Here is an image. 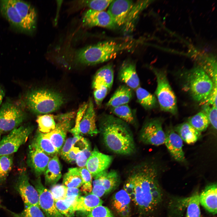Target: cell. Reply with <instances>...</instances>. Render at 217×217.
Returning <instances> with one entry per match:
<instances>
[{"instance_id":"1","label":"cell","mask_w":217,"mask_h":217,"mask_svg":"<svg viewBox=\"0 0 217 217\" xmlns=\"http://www.w3.org/2000/svg\"><path fill=\"white\" fill-rule=\"evenodd\" d=\"M136 169L126 181L124 189L140 213L150 215L157 210L162 201L158 171L148 163Z\"/></svg>"},{"instance_id":"2","label":"cell","mask_w":217,"mask_h":217,"mask_svg":"<svg viewBox=\"0 0 217 217\" xmlns=\"http://www.w3.org/2000/svg\"><path fill=\"white\" fill-rule=\"evenodd\" d=\"M104 143L112 152L129 155L135 150L133 134L127 124L112 115L105 114L100 118L99 130Z\"/></svg>"},{"instance_id":"3","label":"cell","mask_w":217,"mask_h":217,"mask_svg":"<svg viewBox=\"0 0 217 217\" xmlns=\"http://www.w3.org/2000/svg\"><path fill=\"white\" fill-rule=\"evenodd\" d=\"M127 43L112 40L102 41L81 49L76 51L75 58L80 63L92 65L113 59L123 51L129 48Z\"/></svg>"},{"instance_id":"4","label":"cell","mask_w":217,"mask_h":217,"mask_svg":"<svg viewBox=\"0 0 217 217\" xmlns=\"http://www.w3.org/2000/svg\"><path fill=\"white\" fill-rule=\"evenodd\" d=\"M26 105L32 112L38 114H48L56 111L62 105L64 99L60 93L47 89L29 91L25 98Z\"/></svg>"},{"instance_id":"5","label":"cell","mask_w":217,"mask_h":217,"mask_svg":"<svg viewBox=\"0 0 217 217\" xmlns=\"http://www.w3.org/2000/svg\"><path fill=\"white\" fill-rule=\"evenodd\" d=\"M184 88L196 101H204L217 86L207 74L200 67L187 72L185 77Z\"/></svg>"},{"instance_id":"6","label":"cell","mask_w":217,"mask_h":217,"mask_svg":"<svg viewBox=\"0 0 217 217\" xmlns=\"http://www.w3.org/2000/svg\"><path fill=\"white\" fill-rule=\"evenodd\" d=\"M153 70L157 80L156 97L161 109L173 115L176 114L178 112L177 99L166 75L162 71L154 68Z\"/></svg>"},{"instance_id":"7","label":"cell","mask_w":217,"mask_h":217,"mask_svg":"<svg viewBox=\"0 0 217 217\" xmlns=\"http://www.w3.org/2000/svg\"><path fill=\"white\" fill-rule=\"evenodd\" d=\"M70 130L74 135H94L99 132L96 124V114L92 99L80 106L76 115L75 125Z\"/></svg>"},{"instance_id":"8","label":"cell","mask_w":217,"mask_h":217,"mask_svg":"<svg viewBox=\"0 0 217 217\" xmlns=\"http://www.w3.org/2000/svg\"><path fill=\"white\" fill-rule=\"evenodd\" d=\"M30 125L20 126L14 129L0 140V156L12 155L27 141L32 133Z\"/></svg>"},{"instance_id":"9","label":"cell","mask_w":217,"mask_h":217,"mask_svg":"<svg viewBox=\"0 0 217 217\" xmlns=\"http://www.w3.org/2000/svg\"><path fill=\"white\" fill-rule=\"evenodd\" d=\"M26 115L19 106L10 102L4 103L0 108V132L11 131L23 122Z\"/></svg>"},{"instance_id":"10","label":"cell","mask_w":217,"mask_h":217,"mask_svg":"<svg viewBox=\"0 0 217 217\" xmlns=\"http://www.w3.org/2000/svg\"><path fill=\"white\" fill-rule=\"evenodd\" d=\"M75 115L74 112L57 115L56 123L54 130L48 133L43 134L59 152L65 141L68 131L70 130L72 121Z\"/></svg>"},{"instance_id":"11","label":"cell","mask_w":217,"mask_h":217,"mask_svg":"<svg viewBox=\"0 0 217 217\" xmlns=\"http://www.w3.org/2000/svg\"><path fill=\"white\" fill-rule=\"evenodd\" d=\"M15 188L20 196L25 207L34 205L40 207L38 193L30 183L27 169L24 167L19 170Z\"/></svg>"},{"instance_id":"12","label":"cell","mask_w":217,"mask_h":217,"mask_svg":"<svg viewBox=\"0 0 217 217\" xmlns=\"http://www.w3.org/2000/svg\"><path fill=\"white\" fill-rule=\"evenodd\" d=\"M162 124V121L159 118L147 121L140 131V140L145 144L156 146L164 143L165 134Z\"/></svg>"},{"instance_id":"13","label":"cell","mask_w":217,"mask_h":217,"mask_svg":"<svg viewBox=\"0 0 217 217\" xmlns=\"http://www.w3.org/2000/svg\"><path fill=\"white\" fill-rule=\"evenodd\" d=\"M33 183L37 190L39 197V203L46 217H65L57 209L55 201L50 190L42 184L40 177Z\"/></svg>"},{"instance_id":"14","label":"cell","mask_w":217,"mask_h":217,"mask_svg":"<svg viewBox=\"0 0 217 217\" xmlns=\"http://www.w3.org/2000/svg\"><path fill=\"white\" fill-rule=\"evenodd\" d=\"M51 159L33 142L29 146L27 163L36 177L44 173Z\"/></svg>"},{"instance_id":"15","label":"cell","mask_w":217,"mask_h":217,"mask_svg":"<svg viewBox=\"0 0 217 217\" xmlns=\"http://www.w3.org/2000/svg\"><path fill=\"white\" fill-rule=\"evenodd\" d=\"M82 23L84 26L87 27L98 26L109 29L117 27L107 12L91 9L83 13Z\"/></svg>"},{"instance_id":"16","label":"cell","mask_w":217,"mask_h":217,"mask_svg":"<svg viewBox=\"0 0 217 217\" xmlns=\"http://www.w3.org/2000/svg\"><path fill=\"white\" fill-rule=\"evenodd\" d=\"M134 2L131 0H113L107 12L117 27L124 26Z\"/></svg>"},{"instance_id":"17","label":"cell","mask_w":217,"mask_h":217,"mask_svg":"<svg viewBox=\"0 0 217 217\" xmlns=\"http://www.w3.org/2000/svg\"><path fill=\"white\" fill-rule=\"evenodd\" d=\"M165 132V144L171 156L176 161L181 162L185 161L183 149V140L171 127L168 128Z\"/></svg>"},{"instance_id":"18","label":"cell","mask_w":217,"mask_h":217,"mask_svg":"<svg viewBox=\"0 0 217 217\" xmlns=\"http://www.w3.org/2000/svg\"><path fill=\"white\" fill-rule=\"evenodd\" d=\"M113 159L112 156L103 153L95 149L92 151L86 168L93 177L100 172L107 170Z\"/></svg>"},{"instance_id":"19","label":"cell","mask_w":217,"mask_h":217,"mask_svg":"<svg viewBox=\"0 0 217 217\" xmlns=\"http://www.w3.org/2000/svg\"><path fill=\"white\" fill-rule=\"evenodd\" d=\"M118 77L121 81L132 90H136L140 86L136 65L132 61L126 60L123 62L119 69Z\"/></svg>"},{"instance_id":"20","label":"cell","mask_w":217,"mask_h":217,"mask_svg":"<svg viewBox=\"0 0 217 217\" xmlns=\"http://www.w3.org/2000/svg\"><path fill=\"white\" fill-rule=\"evenodd\" d=\"M0 11L13 26L20 30L30 32L26 24L10 0H0Z\"/></svg>"},{"instance_id":"21","label":"cell","mask_w":217,"mask_h":217,"mask_svg":"<svg viewBox=\"0 0 217 217\" xmlns=\"http://www.w3.org/2000/svg\"><path fill=\"white\" fill-rule=\"evenodd\" d=\"M27 26L29 32L34 29L36 14L34 8L29 3L18 0H10Z\"/></svg>"},{"instance_id":"22","label":"cell","mask_w":217,"mask_h":217,"mask_svg":"<svg viewBox=\"0 0 217 217\" xmlns=\"http://www.w3.org/2000/svg\"><path fill=\"white\" fill-rule=\"evenodd\" d=\"M93 178L94 180L92 185H97L100 186L105 190L106 194L116 188L119 180L118 172L113 170L109 171L106 170Z\"/></svg>"},{"instance_id":"23","label":"cell","mask_w":217,"mask_h":217,"mask_svg":"<svg viewBox=\"0 0 217 217\" xmlns=\"http://www.w3.org/2000/svg\"><path fill=\"white\" fill-rule=\"evenodd\" d=\"M217 184L207 186L199 195L200 203L209 212L217 213Z\"/></svg>"},{"instance_id":"24","label":"cell","mask_w":217,"mask_h":217,"mask_svg":"<svg viewBox=\"0 0 217 217\" xmlns=\"http://www.w3.org/2000/svg\"><path fill=\"white\" fill-rule=\"evenodd\" d=\"M131 199L124 189L117 192L112 199L113 207L117 213L122 217H128L131 212Z\"/></svg>"},{"instance_id":"25","label":"cell","mask_w":217,"mask_h":217,"mask_svg":"<svg viewBox=\"0 0 217 217\" xmlns=\"http://www.w3.org/2000/svg\"><path fill=\"white\" fill-rule=\"evenodd\" d=\"M102 203L103 201L100 197L91 193L80 197L71 208L74 212L79 211L87 212L102 205Z\"/></svg>"},{"instance_id":"26","label":"cell","mask_w":217,"mask_h":217,"mask_svg":"<svg viewBox=\"0 0 217 217\" xmlns=\"http://www.w3.org/2000/svg\"><path fill=\"white\" fill-rule=\"evenodd\" d=\"M45 184H55L62 176L61 167L57 155L51 158L44 172Z\"/></svg>"},{"instance_id":"27","label":"cell","mask_w":217,"mask_h":217,"mask_svg":"<svg viewBox=\"0 0 217 217\" xmlns=\"http://www.w3.org/2000/svg\"><path fill=\"white\" fill-rule=\"evenodd\" d=\"M114 70L113 65L108 64L100 68L96 73L93 81V89L99 86L105 85L110 90L114 80Z\"/></svg>"},{"instance_id":"28","label":"cell","mask_w":217,"mask_h":217,"mask_svg":"<svg viewBox=\"0 0 217 217\" xmlns=\"http://www.w3.org/2000/svg\"><path fill=\"white\" fill-rule=\"evenodd\" d=\"M132 97V90L125 85H121L117 89L106 105L111 108L127 104Z\"/></svg>"},{"instance_id":"29","label":"cell","mask_w":217,"mask_h":217,"mask_svg":"<svg viewBox=\"0 0 217 217\" xmlns=\"http://www.w3.org/2000/svg\"><path fill=\"white\" fill-rule=\"evenodd\" d=\"M173 128L183 141L189 144L195 143L201 136V133L195 129L188 122L178 124Z\"/></svg>"},{"instance_id":"30","label":"cell","mask_w":217,"mask_h":217,"mask_svg":"<svg viewBox=\"0 0 217 217\" xmlns=\"http://www.w3.org/2000/svg\"><path fill=\"white\" fill-rule=\"evenodd\" d=\"M152 2L140 1L134 3L124 26L125 31H130L133 30L141 11Z\"/></svg>"},{"instance_id":"31","label":"cell","mask_w":217,"mask_h":217,"mask_svg":"<svg viewBox=\"0 0 217 217\" xmlns=\"http://www.w3.org/2000/svg\"><path fill=\"white\" fill-rule=\"evenodd\" d=\"M137 102L146 110H150L158 106L156 96L140 86L136 90Z\"/></svg>"},{"instance_id":"32","label":"cell","mask_w":217,"mask_h":217,"mask_svg":"<svg viewBox=\"0 0 217 217\" xmlns=\"http://www.w3.org/2000/svg\"><path fill=\"white\" fill-rule=\"evenodd\" d=\"M33 142L47 155L52 158L58 155L59 152L50 140L39 131Z\"/></svg>"},{"instance_id":"33","label":"cell","mask_w":217,"mask_h":217,"mask_svg":"<svg viewBox=\"0 0 217 217\" xmlns=\"http://www.w3.org/2000/svg\"><path fill=\"white\" fill-rule=\"evenodd\" d=\"M63 184L68 188H78L81 187L83 181L79 168H69L63 176Z\"/></svg>"},{"instance_id":"34","label":"cell","mask_w":217,"mask_h":217,"mask_svg":"<svg viewBox=\"0 0 217 217\" xmlns=\"http://www.w3.org/2000/svg\"><path fill=\"white\" fill-rule=\"evenodd\" d=\"M56 120L57 115L46 114L38 116L36 121L38 131L44 134L52 131L55 127Z\"/></svg>"},{"instance_id":"35","label":"cell","mask_w":217,"mask_h":217,"mask_svg":"<svg viewBox=\"0 0 217 217\" xmlns=\"http://www.w3.org/2000/svg\"><path fill=\"white\" fill-rule=\"evenodd\" d=\"M113 0H94L74 1V5L77 9L88 7L89 9L98 11H104Z\"/></svg>"},{"instance_id":"36","label":"cell","mask_w":217,"mask_h":217,"mask_svg":"<svg viewBox=\"0 0 217 217\" xmlns=\"http://www.w3.org/2000/svg\"><path fill=\"white\" fill-rule=\"evenodd\" d=\"M111 112L118 118L127 123L133 124L135 122V118L133 112L128 104L117 107L110 108Z\"/></svg>"},{"instance_id":"37","label":"cell","mask_w":217,"mask_h":217,"mask_svg":"<svg viewBox=\"0 0 217 217\" xmlns=\"http://www.w3.org/2000/svg\"><path fill=\"white\" fill-rule=\"evenodd\" d=\"M187 122L200 133L205 131L210 124L207 117L203 111L190 117Z\"/></svg>"},{"instance_id":"38","label":"cell","mask_w":217,"mask_h":217,"mask_svg":"<svg viewBox=\"0 0 217 217\" xmlns=\"http://www.w3.org/2000/svg\"><path fill=\"white\" fill-rule=\"evenodd\" d=\"M12 155L0 156V186L5 181L13 165Z\"/></svg>"},{"instance_id":"39","label":"cell","mask_w":217,"mask_h":217,"mask_svg":"<svg viewBox=\"0 0 217 217\" xmlns=\"http://www.w3.org/2000/svg\"><path fill=\"white\" fill-rule=\"evenodd\" d=\"M201 67L209 75L215 84L217 85L216 62L212 56L204 57Z\"/></svg>"},{"instance_id":"40","label":"cell","mask_w":217,"mask_h":217,"mask_svg":"<svg viewBox=\"0 0 217 217\" xmlns=\"http://www.w3.org/2000/svg\"><path fill=\"white\" fill-rule=\"evenodd\" d=\"M199 195L196 194L189 199L186 217H201Z\"/></svg>"},{"instance_id":"41","label":"cell","mask_w":217,"mask_h":217,"mask_svg":"<svg viewBox=\"0 0 217 217\" xmlns=\"http://www.w3.org/2000/svg\"><path fill=\"white\" fill-rule=\"evenodd\" d=\"M12 217H46L40 209L36 206L31 205L25 207L24 210L19 213L9 211Z\"/></svg>"},{"instance_id":"42","label":"cell","mask_w":217,"mask_h":217,"mask_svg":"<svg viewBox=\"0 0 217 217\" xmlns=\"http://www.w3.org/2000/svg\"><path fill=\"white\" fill-rule=\"evenodd\" d=\"M83 181L80 191L86 194L91 193L93 188L92 176L86 167L79 168Z\"/></svg>"},{"instance_id":"43","label":"cell","mask_w":217,"mask_h":217,"mask_svg":"<svg viewBox=\"0 0 217 217\" xmlns=\"http://www.w3.org/2000/svg\"><path fill=\"white\" fill-rule=\"evenodd\" d=\"M203 112L207 117L209 123L215 130L217 129V107L208 105L202 104Z\"/></svg>"},{"instance_id":"44","label":"cell","mask_w":217,"mask_h":217,"mask_svg":"<svg viewBox=\"0 0 217 217\" xmlns=\"http://www.w3.org/2000/svg\"><path fill=\"white\" fill-rule=\"evenodd\" d=\"M55 206L58 212L65 217H74V212L71 206L65 200L55 201Z\"/></svg>"},{"instance_id":"45","label":"cell","mask_w":217,"mask_h":217,"mask_svg":"<svg viewBox=\"0 0 217 217\" xmlns=\"http://www.w3.org/2000/svg\"><path fill=\"white\" fill-rule=\"evenodd\" d=\"M85 213L84 217H114L110 209L102 205L96 207L90 212Z\"/></svg>"},{"instance_id":"46","label":"cell","mask_w":217,"mask_h":217,"mask_svg":"<svg viewBox=\"0 0 217 217\" xmlns=\"http://www.w3.org/2000/svg\"><path fill=\"white\" fill-rule=\"evenodd\" d=\"M93 89L95 102L98 106H100L110 90L105 85L98 86Z\"/></svg>"},{"instance_id":"47","label":"cell","mask_w":217,"mask_h":217,"mask_svg":"<svg viewBox=\"0 0 217 217\" xmlns=\"http://www.w3.org/2000/svg\"><path fill=\"white\" fill-rule=\"evenodd\" d=\"M67 187L63 184H55L52 186L50 190L55 202L64 200L66 195Z\"/></svg>"},{"instance_id":"48","label":"cell","mask_w":217,"mask_h":217,"mask_svg":"<svg viewBox=\"0 0 217 217\" xmlns=\"http://www.w3.org/2000/svg\"><path fill=\"white\" fill-rule=\"evenodd\" d=\"M80 194L81 191L78 188L67 187L66 197L64 200L71 206L80 196Z\"/></svg>"},{"instance_id":"49","label":"cell","mask_w":217,"mask_h":217,"mask_svg":"<svg viewBox=\"0 0 217 217\" xmlns=\"http://www.w3.org/2000/svg\"><path fill=\"white\" fill-rule=\"evenodd\" d=\"M81 150L79 147L75 145L73 146L70 151L63 159L70 163L74 162H76L77 154Z\"/></svg>"},{"instance_id":"50","label":"cell","mask_w":217,"mask_h":217,"mask_svg":"<svg viewBox=\"0 0 217 217\" xmlns=\"http://www.w3.org/2000/svg\"><path fill=\"white\" fill-rule=\"evenodd\" d=\"M202 102V104H206L217 107V86L214 87L208 97Z\"/></svg>"},{"instance_id":"51","label":"cell","mask_w":217,"mask_h":217,"mask_svg":"<svg viewBox=\"0 0 217 217\" xmlns=\"http://www.w3.org/2000/svg\"><path fill=\"white\" fill-rule=\"evenodd\" d=\"M73 138L69 137L65 141L60 151V154L64 159L70 151L73 146Z\"/></svg>"},{"instance_id":"52","label":"cell","mask_w":217,"mask_h":217,"mask_svg":"<svg viewBox=\"0 0 217 217\" xmlns=\"http://www.w3.org/2000/svg\"><path fill=\"white\" fill-rule=\"evenodd\" d=\"M88 159L85 153L81 150L77 154L76 162L80 168L86 167Z\"/></svg>"},{"instance_id":"53","label":"cell","mask_w":217,"mask_h":217,"mask_svg":"<svg viewBox=\"0 0 217 217\" xmlns=\"http://www.w3.org/2000/svg\"><path fill=\"white\" fill-rule=\"evenodd\" d=\"M4 95V92L0 86V105L2 103Z\"/></svg>"},{"instance_id":"54","label":"cell","mask_w":217,"mask_h":217,"mask_svg":"<svg viewBox=\"0 0 217 217\" xmlns=\"http://www.w3.org/2000/svg\"><path fill=\"white\" fill-rule=\"evenodd\" d=\"M1 135V133L0 132V137Z\"/></svg>"},{"instance_id":"55","label":"cell","mask_w":217,"mask_h":217,"mask_svg":"<svg viewBox=\"0 0 217 217\" xmlns=\"http://www.w3.org/2000/svg\"></svg>"}]
</instances>
